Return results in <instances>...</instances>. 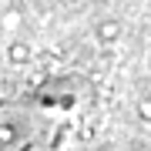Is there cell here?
<instances>
[{"label": "cell", "mask_w": 151, "mask_h": 151, "mask_svg": "<svg viewBox=\"0 0 151 151\" xmlns=\"http://www.w3.org/2000/svg\"><path fill=\"white\" fill-rule=\"evenodd\" d=\"M141 118H145V121H151V101H145V104H141Z\"/></svg>", "instance_id": "1"}]
</instances>
